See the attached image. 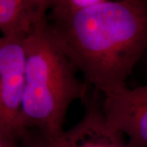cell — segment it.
Returning a JSON list of instances; mask_svg holds the SVG:
<instances>
[{"label":"cell","instance_id":"cell-8","mask_svg":"<svg viewBox=\"0 0 147 147\" xmlns=\"http://www.w3.org/2000/svg\"><path fill=\"white\" fill-rule=\"evenodd\" d=\"M144 56H147V50H146V53H145V55Z\"/></svg>","mask_w":147,"mask_h":147},{"label":"cell","instance_id":"cell-1","mask_svg":"<svg viewBox=\"0 0 147 147\" xmlns=\"http://www.w3.org/2000/svg\"><path fill=\"white\" fill-rule=\"evenodd\" d=\"M47 21L77 71L102 94L126 85L147 50V0H101Z\"/></svg>","mask_w":147,"mask_h":147},{"label":"cell","instance_id":"cell-5","mask_svg":"<svg viewBox=\"0 0 147 147\" xmlns=\"http://www.w3.org/2000/svg\"><path fill=\"white\" fill-rule=\"evenodd\" d=\"M103 96L110 124L127 136L130 147H147V85L132 89L123 85Z\"/></svg>","mask_w":147,"mask_h":147},{"label":"cell","instance_id":"cell-4","mask_svg":"<svg viewBox=\"0 0 147 147\" xmlns=\"http://www.w3.org/2000/svg\"><path fill=\"white\" fill-rule=\"evenodd\" d=\"M26 38H0V134L21 137V114L26 86Z\"/></svg>","mask_w":147,"mask_h":147},{"label":"cell","instance_id":"cell-6","mask_svg":"<svg viewBox=\"0 0 147 147\" xmlns=\"http://www.w3.org/2000/svg\"><path fill=\"white\" fill-rule=\"evenodd\" d=\"M53 0H0V30L3 37L31 35L47 18Z\"/></svg>","mask_w":147,"mask_h":147},{"label":"cell","instance_id":"cell-7","mask_svg":"<svg viewBox=\"0 0 147 147\" xmlns=\"http://www.w3.org/2000/svg\"><path fill=\"white\" fill-rule=\"evenodd\" d=\"M0 147H25L21 138L13 135L0 134Z\"/></svg>","mask_w":147,"mask_h":147},{"label":"cell","instance_id":"cell-3","mask_svg":"<svg viewBox=\"0 0 147 147\" xmlns=\"http://www.w3.org/2000/svg\"><path fill=\"white\" fill-rule=\"evenodd\" d=\"M101 92L93 89L84 102L85 114L77 124L59 136L46 137L28 130L20 138L25 147H130L124 135L107 120Z\"/></svg>","mask_w":147,"mask_h":147},{"label":"cell","instance_id":"cell-2","mask_svg":"<svg viewBox=\"0 0 147 147\" xmlns=\"http://www.w3.org/2000/svg\"><path fill=\"white\" fill-rule=\"evenodd\" d=\"M25 46L26 86L22 129L57 137L64 131L70 104L75 100L84 102L88 96V84L77 78V69L53 36L47 18L26 38Z\"/></svg>","mask_w":147,"mask_h":147}]
</instances>
